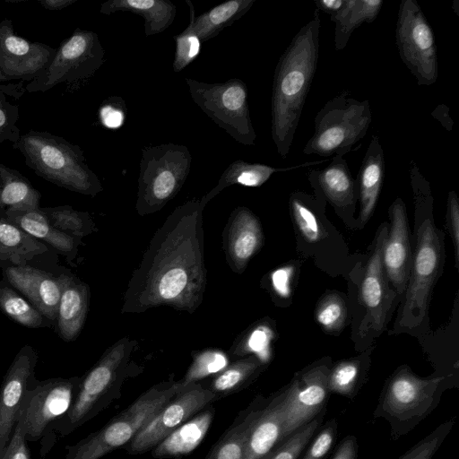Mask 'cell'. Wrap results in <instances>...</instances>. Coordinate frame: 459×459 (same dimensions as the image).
<instances>
[{"label": "cell", "mask_w": 459, "mask_h": 459, "mask_svg": "<svg viewBox=\"0 0 459 459\" xmlns=\"http://www.w3.org/2000/svg\"><path fill=\"white\" fill-rule=\"evenodd\" d=\"M135 341L125 337L108 348L97 363L80 378L75 397L67 412L50 429L65 437L96 417L119 398Z\"/></svg>", "instance_id": "cell-4"}, {"label": "cell", "mask_w": 459, "mask_h": 459, "mask_svg": "<svg viewBox=\"0 0 459 459\" xmlns=\"http://www.w3.org/2000/svg\"><path fill=\"white\" fill-rule=\"evenodd\" d=\"M104 62L105 50L98 34L77 28L62 41L48 67L29 82L26 91L44 92L60 83H79L91 78Z\"/></svg>", "instance_id": "cell-10"}, {"label": "cell", "mask_w": 459, "mask_h": 459, "mask_svg": "<svg viewBox=\"0 0 459 459\" xmlns=\"http://www.w3.org/2000/svg\"><path fill=\"white\" fill-rule=\"evenodd\" d=\"M290 208L303 238L309 243L317 242L322 238V229L315 212L307 204L304 194H293L290 198Z\"/></svg>", "instance_id": "cell-41"}, {"label": "cell", "mask_w": 459, "mask_h": 459, "mask_svg": "<svg viewBox=\"0 0 459 459\" xmlns=\"http://www.w3.org/2000/svg\"><path fill=\"white\" fill-rule=\"evenodd\" d=\"M447 211L450 222L451 237L455 247L456 266L459 256V201L455 191H450L447 197Z\"/></svg>", "instance_id": "cell-50"}, {"label": "cell", "mask_w": 459, "mask_h": 459, "mask_svg": "<svg viewBox=\"0 0 459 459\" xmlns=\"http://www.w3.org/2000/svg\"><path fill=\"white\" fill-rule=\"evenodd\" d=\"M76 1L77 0H39V3L47 10L57 11L71 5Z\"/></svg>", "instance_id": "cell-55"}, {"label": "cell", "mask_w": 459, "mask_h": 459, "mask_svg": "<svg viewBox=\"0 0 459 459\" xmlns=\"http://www.w3.org/2000/svg\"><path fill=\"white\" fill-rule=\"evenodd\" d=\"M0 310L13 321L28 328L53 325L4 279L0 281Z\"/></svg>", "instance_id": "cell-36"}, {"label": "cell", "mask_w": 459, "mask_h": 459, "mask_svg": "<svg viewBox=\"0 0 459 459\" xmlns=\"http://www.w3.org/2000/svg\"><path fill=\"white\" fill-rule=\"evenodd\" d=\"M120 11L142 16L144 19L145 36L150 37L171 25L177 6L169 0H108L100 4V12L105 15Z\"/></svg>", "instance_id": "cell-29"}, {"label": "cell", "mask_w": 459, "mask_h": 459, "mask_svg": "<svg viewBox=\"0 0 459 459\" xmlns=\"http://www.w3.org/2000/svg\"><path fill=\"white\" fill-rule=\"evenodd\" d=\"M176 51L172 64L174 72L179 73L199 55L201 41L193 30L190 18L188 26L181 33L173 37Z\"/></svg>", "instance_id": "cell-43"}, {"label": "cell", "mask_w": 459, "mask_h": 459, "mask_svg": "<svg viewBox=\"0 0 459 459\" xmlns=\"http://www.w3.org/2000/svg\"><path fill=\"white\" fill-rule=\"evenodd\" d=\"M337 433L338 423L333 418L315 434L299 459H325L335 442Z\"/></svg>", "instance_id": "cell-45"}, {"label": "cell", "mask_w": 459, "mask_h": 459, "mask_svg": "<svg viewBox=\"0 0 459 459\" xmlns=\"http://www.w3.org/2000/svg\"><path fill=\"white\" fill-rule=\"evenodd\" d=\"M458 4H459L458 1H454L453 5H454V7H455V8H454V9H455V13H457V15H458V13H459V12H458Z\"/></svg>", "instance_id": "cell-56"}, {"label": "cell", "mask_w": 459, "mask_h": 459, "mask_svg": "<svg viewBox=\"0 0 459 459\" xmlns=\"http://www.w3.org/2000/svg\"><path fill=\"white\" fill-rule=\"evenodd\" d=\"M263 239L258 218L247 207L236 208L223 233L224 250L230 268L241 273L261 247Z\"/></svg>", "instance_id": "cell-21"}, {"label": "cell", "mask_w": 459, "mask_h": 459, "mask_svg": "<svg viewBox=\"0 0 459 459\" xmlns=\"http://www.w3.org/2000/svg\"><path fill=\"white\" fill-rule=\"evenodd\" d=\"M0 217L17 226L40 242L50 246L73 263L82 238L67 235L53 227L39 208L30 211H0Z\"/></svg>", "instance_id": "cell-24"}, {"label": "cell", "mask_w": 459, "mask_h": 459, "mask_svg": "<svg viewBox=\"0 0 459 459\" xmlns=\"http://www.w3.org/2000/svg\"><path fill=\"white\" fill-rule=\"evenodd\" d=\"M315 4L320 12L323 11L331 16L343 8L345 0H316Z\"/></svg>", "instance_id": "cell-54"}, {"label": "cell", "mask_w": 459, "mask_h": 459, "mask_svg": "<svg viewBox=\"0 0 459 459\" xmlns=\"http://www.w3.org/2000/svg\"><path fill=\"white\" fill-rule=\"evenodd\" d=\"M455 418L441 423L398 459H432L442 443L451 432Z\"/></svg>", "instance_id": "cell-42"}, {"label": "cell", "mask_w": 459, "mask_h": 459, "mask_svg": "<svg viewBox=\"0 0 459 459\" xmlns=\"http://www.w3.org/2000/svg\"><path fill=\"white\" fill-rule=\"evenodd\" d=\"M181 390L179 382L172 380L152 386L101 429L65 446V459H100L122 448Z\"/></svg>", "instance_id": "cell-5"}, {"label": "cell", "mask_w": 459, "mask_h": 459, "mask_svg": "<svg viewBox=\"0 0 459 459\" xmlns=\"http://www.w3.org/2000/svg\"><path fill=\"white\" fill-rule=\"evenodd\" d=\"M56 48L31 42L15 34L9 19L0 22V82L21 80L30 82L48 67Z\"/></svg>", "instance_id": "cell-16"}, {"label": "cell", "mask_w": 459, "mask_h": 459, "mask_svg": "<svg viewBox=\"0 0 459 459\" xmlns=\"http://www.w3.org/2000/svg\"><path fill=\"white\" fill-rule=\"evenodd\" d=\"M228 366L227 355L219 350L208 349L193 355V361L184 377L179 380L182 388L201 382Z\"/></svg>", "instance_id": "cell-40"}, {"label": "cell", "mask_w": 459, "mask_h": 459, "mask_svg": "<svg viewBox=\"0 0 459 459\" xmlns=\"http://www.w3.org/2000/svg\"><path fill=\"white\" fill-rule=\"evenodd\" d=\"M446 377L422 378L402 366L388 378L374 417L385 419L396 440L410 432L438 404Z\"/></svg>", "instance_id": "cell-6"}, {"label": "cell", "mask_w": 459, "mask_h": 459, "mask_svg": "<svg viewBox=\"0 0 459 459\" xmlns=\"http://www.w3.org/2000/svg\"><path fill=\"white\" fill-rule=\"evenodd\" d=\"M40 194L20 172L0 165V211H30L39 208Z\"/></svg>", "instance_id": "cell-34"}, {"label": "cell", "mask_w": 459, "mask_h": 459, "mask_svg": "<svg viewBox=\"0 0 459 459\" xmlns=\"http://www.w3.org/2000/svg\"><path fill=\"white\" fill-rule=\"evenodd\" d=\"M385 174V156L378 136L370 139L356 179L360 202L359 219L367 222L377 203Z\"/></svg>", "instance_id": "cell-26"}, {"label": "cell", "mask_w": 459, "mask_h": 459, "mask_svg": "<svg viewBox=\"0 0 459 459\" xmlns=\"http://www.w3.org/2000/svg\"><path fill=\"white\" fill-rule=\"evenodd\" d=\"M192 156L185 145L172 143L143 147L135 208L139 215L162 209L183 186Z\"/></svg>", "instance_id": "cell-8"}, {"label": "cell", "mask_w": 459, "mask_h": 459, "mask_svg": "<svg viewBox=\"0 0 459 459\" xmlns=\"http://www.w3.org/2000/svg\"><path fill=\"white\" fill-rule=\"evenodd\" d=\"M320 27V11L316 8L311 19L292 38L274 70L271 132L282 159L290 152L316 74Z\"/></svg>", "instance_id": "cell-2"}, {"label": "cell", "mask_w": 459, "mask_h": 459, "mask_svg": "<svg viewBox=\"0 0 459 459\" xmlns=\"http://www.w3.org/2000/svg\"><path fill=\"white\" fill-rule=\"evenodd\" d=\"M395 41L401 60L419 86L437 82V52L434 34L415 0L401 2L397 13Z\"/></svg>", "instance_id": "cell-11"}, {"label": "cell", "mask_w": 459, "mask_h": 459, "mask_svg": "<svg viewBox=\"0 0 459 459\" xmlns=\"http://www.w3.org/2000/svg\"><path fill=\"white\" fill-rule=\"evenodd\" d=\"M286 387L267 397L246 443L242 459H262L282 440Z\"/></svg>", "instance_id": "cell-22"}, {"label": "cell", "mask_w": 459, "mask_h": 459, "mask_svg": "<svg viewBox=\"0 0 459 459\" xmlns=\"http://www.w3.org/2000/svg\"><path fill=\"white\" fill-rule=\"evenodd\" d=\"M61 295L57 307L56 330L65 342H73L80 334L87 316L90 289L74 274L62 273Z\"/></svg>", "instance_id": "cell-23"}, {"label": "cell", "mask_w": 459, "mask_h": 459, "mask_svg": "<svg viewBox=\"0 0 459 459\" xmlns=\"http://www.w3.org/2000/svg\"><path fill=\"white\" fill-rule=\"evenodd\" d=\"M325 411L277 444L262 459H299L319 429Z\"/></svg>", "instance_id": "cell-39"}, {"label": "cell", "mask_w": 459, "mask_h": 459, "mask_svg": "<svg viewBox=\"0 0 459 459\" xmlns=\"http://www.w3.org/2000/svg\"><path fill=\"white\" fill-rule=\"evenodd\" d=\"M324 161H325V160L306 162L286 168H275L266 164L250 163L241 160H237L228 166L221 174L218 184L202 198L204 203L207 204L221 191L232 185H240L251 187L261 186L271 178L273 174L276 172L288 171L310 165L319 164Z\"/></svg>", "instance_id": "cell-32"}, {"label": "cell", "mask_w": 459, "mask_h": 459, "mask_svg": "<svg viewBox=\"0 0 459 459\" xmlns=\"http://www.w3.org/2000/svg\"><path fill=\"white\" fill-rule=\"evenodd\" d=\"M255 2V0H229L195 16L192 2L186 0L190 9L193 30L201 42L214 38L223 29L231 25L249 11Z\"/></svg>", "instance_id": "cell-33"}, {"label": "cell", "mask_w": 459, "mask_h": 459, "mask_svg": "<svg viewBox=\"0 0 459 459\" xmlns=\"http://www.w3.org/2000/svg\"><path fill=\"white\" fill-rule=\"evenodd\" d=\"M19 109L11 104L0 88V144L5 141L13 144L18 142L21 134L17 126Z\"/></svg>", "instance_id": "cell-47"}, {"label": "cell", "mask_w": 459, "mask_h": 459, "mask_svg": "<svg viewBox=\"0 0 459 459\" xmlns=\"http://www.w3.org/2000/svg\"><path fill=\"white\" fill-rule=\"evenodd\" d=\"M432 117L437 120L447 131L453 129L454 122L449 115V108L445 104H439L431 113Z\"/></svg>", "instance_id": "cell-53"}, {"label": "cell", "mask_w": 459, "mask_h": 459, "mask_svg": "<svg viewBox=\"0 0 459 459\" xmlns=\"http://www.w3.org/2000/svg\"><path fill=\"white\" fill-rule=\"evenodd\" d=\"M363 374L359 359H347L330 368L327 386L330 394H337L352 399L361 386Z\"/></svg>", "instance_id": "cell-38"}, {"label": "cell", "mask_w": 459, "mask_h": 459, "mask_svg": "<svg viewBox=\"0 0 459 459\" xmlns=\"http://www.w3.org/2000/svg\"><path fill=\"white\" fill-rule=\"evenodd\" d=\"M80 378L54 377L44 381L34 378L31 381L20 413L27 441L49 436L53 425L72 405Z\"/></svg>", "instance_id": "cell-12"}, {"label": "cell", "mask_w": 459, "mask_h": 459, "mask_svg": "<svg viewBox=\"0 0 459 459\" xmlns=\"http://www.w3.org/2000/svg\"><path fill=\"white\" fill-rule=\"evenodd\" d=\"M39 209L53 227L72 237L82 238L94 230V222L87 212L74 210L69 205Z\"/></svg>", "instance_id": "cell-37"}, {"label": "cell", "mask_w": 459, "mask_h": 459, "mask_svg": "<svg viewBox=\"0 0 459 459\" xmlns=\"http://www.w3.org/2000/svg\"><path fill=\"white\" fill-rule=\"evenodd\" d=\"M372 122L368 100L342 91L316 113L314 133L303 148L307 155L344 156L367 134Z\"/></svg>", "instance_id": "cell-7"}, {"label": "cell", "mask_w": 459, "mask_h": 459, "mask_svg": "<svg viewBox=\"0 0 459 459\" xmlns=\"http://www.w3.org/2000/svg\"><path fill=\"white\" fill-rule=\"evenodd\" d=\"M217 401V397L200 382L186 386L122 448L129 455L152 450L177 428Z\"/></svg>", "instance_id": "cell-14"}, {"label": "cell", "mask_w": 459, "mask_h": 459, "mask_svg": "<svg viewBox=\"0 0 459 459\" xmlns=\"http://www.w3.org/2000/svg\"><path fill=\"white\" fill-rule=\"evenodd\" d=\"M390 230L383 245L382 262L387 279L399 294L406 290L411 254L404 203L397 198L390 206Z\"/></svg>", "instance_id": "cell-19"}, {"label": "cell", "mask_w": 459, "mask_h": 459, "mask_svg": "<svg viewBox=\"0 0 459 459\" xmlns=\"http://www.w3.org/2000/svg\"><path fill=\"white\" fill-rule=\"evenodd\" d=\"M204 199L178 206L154 232L124 294L122 313L167 306L194 313L206 287Z\"/></svg>", "instance_id": "cell-1"}, {"label": "cell", "mask_w": 459, "mask_h": 459, "mask_svg": "<svg viewBox=\"0 0 459 459\" xmlns=\"http://www.w3.org/2000/svg\"><path fill=\"white\" fill-rule=\"evenodd\" d=\"M358 441L355 436L345 437L338 445L331 459H357Z\"/></svg>", "instance_id": "cell-52"}, {"label": "cell", "mask_w": 459, "mask_h": 459, "mask_svg": "<svg viewBox=\"0 0 459 459\" xmlns=\"http://www.w3.org/2000/svg\"><path fill=\"white\" fill-rule=\"evenodd\" d=\"M382 0H345L343 8L331 15L334 22V48L342 50L352 32L364 22H373L383 5Z\"/></svg>", "instance_id": "cell-35"}, {"label": "cell", "mask_w": 459, "mask_h": 459, "mask_svg": "<svg viewBox=\"0 0 459 459\" xmlns=\"http://www.w3.org/2000/svg\"><path fill=\"white\" fill-rule=\"evenodd\" d=\"M271 339V329L264 325H258L245 336L238 348H236L234 353L241 356L251 353L267 363L269 359V342Z\"/></svg>", "instance_id": "cell-46"}, {"label": "cell", "mask_w": 459, "mask_h": 459, "mask_svg": "<svg viewBox=\"0 0 459 459\" xmlns=\"http://www.w3.org/2000/svg\"><path fill=\"white\" fill-rule=\"evenodd\" d=\"M266 363L255 355H248L228 365L202 385L218 400L247 388L265 368Z\"/></svg>", "instance_id": "cell-31"}, {"label": "cell", "mask_w": 459, "mask_h": 459, "mask_svg": "<svg viewBox=\"0 0 459 459\" xmlns=\"http://www.w3.org/2000/svg\"><path fill=\"white\" fill-rule=\"evenodd\" d=\"M438 233L430 219L425 220L418 230L403 309V324L414 318L412 324L418 325L425 316L441 264L442 245Z\"/></svg>", "instance_id": "cell-13"}, {"label": "cell", "mask_w": 459, "mask_h": 459, "mask_svg": "<svg viewBox=\"0 0 459 459\" xmlns=\"http://www.w3.org/2000/svg\"><path fill=\"white\" fill-rule=\"evenodd\" d=\"M1 163H2V162H1V160H0V165H1Z\"/></svg>", "instance_id": "cell-57"}, {"label": "cell", "mask_w": 459, "mask_h": 459, "mask_svg": "<svg viewBox=\"0 0 459 459\" xmlns=\"http://www.w3.org/2000/svg\"><path fill=\"white\" fill-rule=\"evenodd\" d=\"M388 233L385 225L379 230L375 247L368 258L366 272L360 286V299L366 308V326L359 332L361 334L369 324L375 330H381L385 322L387 305H390L386 274L382 262L383 245Z\"/></svg>", "instance_id": "cell-20"}, {"label": "cell", "mask_w": 459, "mask_h": 459, "mask_svg": "<svg viewBox=\"0 0 459 459\" xmlns=\"http://www.w3.org/2000/svg\"><path fill=\"white\" fill-rule=\"evenodd\" d=\"M330 368L317 364L298 372L286 387L282 440L325 411Z\"/></svg>", "instance_id": "cell-15"}, {"label": "cell", "mask_w": 459, "mask_h": 459, "mask_svg": "<svg viewBox=\"0 0 459 459\" xmlns=\"http://www.w3.org/2000/svg\"><path fill=\"white\" fill-rule=\"evenodd\" d=\"M26 442L23 424L19 417L11 439L0 456V459H30V450Z\"/></svg>", "instance_id": "cell-48"}, {"label": "cell", "mask_w": 459, "mask_h": 459, "mask_svg": "<svg viewBox=\"0 0 459 459\" xmlns=\"http://www.w3.org/2000/svg\"><path fill=\"white\" fill-rule=\"evenodd\" d=\"M100 118L104 126L117 129L125 121L124 102L119 98H111L100 107Z\"/></svg>", "instance_id": "cell-49"}, {"label": "cell", "mask_w": 459, "mask_h": 459, "mask_svg": "<svg viewBox=\"0 0 459 459\" xmlns=\"http://www.w3.org/2000/svg\"><path fill=\"white\" fill-rule=\"evenodd\" d=\"M38 353L22 346L11 363L0 386V456L19 420L27 390L34 379Z\"/></svg>", "instance_id": "cell-17"}, {"label": "cell", "mask_w": 459, "mask_h": 459, "mask_svg": "<svg viewBox=\"0 0 459 459\" xmlns=\"http://www.w3.org/2000/svg\"><path fill=\"white\" fill-rule=\"evenodd\" d=\"M215 415L207 407L180 425L152 449L156 459L181 458L192 453L205 437Z\"/></svg>", "instance_id": "cell-25"}, {"label": "cell", "mask_w": 459, "mask_h": 459, "mask_svg": "<svg viewBox=\"0 0 459 459\" xmlns=\"http://www.w3.org/2000/svg\"><path fill=\"white\" fill-rule=\"evenodd\" d=\"M193 101L234 140L254 145L256 134L250 118L247 88L238 78L207 83L186 78Z\"/></svg>", "instance_id": "cell-9"}, {"label": "cell", "mask_w": 459, "mask_h": 459, "mask_svg": "<svg viewBox=\"0 0 459 459\" xmlns=\"http://www.w3.org/2000/svg\"><path fill=\"white\" fill-rule=\"evenodd\" d=\"M293 268L285 266L277 269L272 274V284L274 290L281 297H288L290 292V280Z\"/></svg>", "instance_id": "cell-51"}, {"label": "cell", "mask_w": 459, "mask_h": 459, "mask_svg": "<svg viewBox=\"0 0 459 459\" xmlns=\"http://www.w3.org/2000/svg\"><path fill=\"white\" fill-rule=\"evenodd\" d=\"M3 276L48 321L56 324L61 295L59 275L55 276L28 264L3 269Z\"/></svg>", "instance_id": "cell-18"}, {"label": "cell", "mask_w": 459, "mask_h": 459, "mask_svg": "<svg viewBox=\"0 0 459 459\" xmlns=\"http://www.w3.org/2000/svg\"><path fill=\"white\" fill-rule=\"evenodd\" d=\"M38 176L60 187L95 196L103 190L77 144L48 132L30 130L13 144Z\"/></svg>", "instance_id": "cell-3"}, {"label": "cell", "mask_w": 459, "mask_h": 459, "mask_svg": "<svg viewBox=\"0 0 459 459\" xmlns=\"http://www.w3.org/2000/svg\"><path fill=\"white\" fill-rule=\"evenodd\" d=\"M308 179L335 207L351 206L357 198L356 179L352 178L343 156H333L326 167L310 170Z\"/></svg>", "instance_id": "cell-27"}, {"label": "cell", "mask_w": 459, "mask_h": 459, "mask_svg": "<svg viewBox=\"0 0 459 459\" xmlns=\"http://www.w3.org/2000/svg\"><path fill=\"white\" fill-rule=\"evenodd\" d=\"M316 319L329 332L340 330L346 319L345 303L336 294L326 296L316 310Z\"/></svg>", "instance_id": "cell-44"}, {"label": "cell", "mask_w": 459, "mask_h": 459, "mask_svg": "<svg viewBox=\"0 0 459 459\" xmlns=\"http://www.w3.org/2000/svg\"><path fill=\"white\" fill-rule=\"evenodd\" d=\"M266 401L259 394L240 411L204 459H242L248 436Z\"/></svg>", "instance_id": "cell-28"}, {"label": "cell", "mask_w": 459, "mask_h": 459, "mask_svg": "<svg viewBox=\"0 0 459 459\" xmlns=\"http://www.w3.org/2000/svg\"><path fill=\"white\" fill-rule=\"evenodd\" d=\"M48 252V246L0 217V267L28 264Z\"/></svg>", "instance_id": "cell-30"}]
</instances>
